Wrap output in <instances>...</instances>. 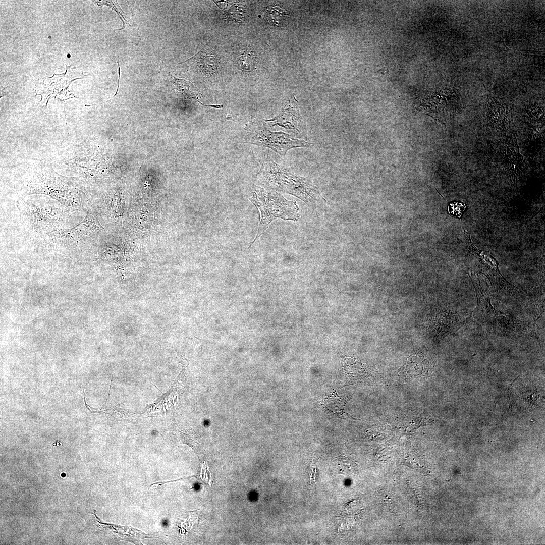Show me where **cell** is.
<instances>
[{
	"label": "cell",
	"mask_w": 545,
	"mask_h": 545,
	"mask_svg": "<svg viewBox=\"0 0 545 545\" xmlns=\"http://www.w3.org/2000/svg\"><path fill=\"white\" fill-rule=\"evenodd\" d=\"M260 163L256 178L262 187L294 196L313 209L330 211L326 199L310 179L279 165L268 155L261 158Z\"/></svg>",
	"instance_id": "6da1fadb"
},
{
	"label": "cell",
	"mask_w": 545,
	"mask_h": 545,
	"mask_svg": "<svg viewBox=\"0 0 545 545\" xmlns=\"http://www.w3.org/2000/svg\"><path fill=\"white\" fill-rule=\"evenodd\" d=\"M17 208L24 229L34 238H47L64 228L69 214L74 211L60 202L39 205L24 200L17 202Z\"/></svg>",
	"instance_id": "7a4b0ae2"
},
{
	"label": "cell",
	"mask_w": 545,
	"mask_h": 545,
	"mask_svg": "<svg viewBox=\"0 0 545 545\" xmlns=\"http://www.w3.org/2000/svg\"><path fill=\"white\" fill-rule=\"evenodd\" d=\"M25 194H42L75 210L84 209L85 200L79 183L74 178L60 176L52 170L34 175L26 185Z\"/></svg>",
	"instance_id": "3957f363"
},
{
	"label": "cell",
	"mask_w": 545,
	"mask_h": 545,
	"mask_svg": "<svg viewBox=\"0 0 545 545\" xmlns=\"http://www.w3.org/2000/svg\"><path fill=\"white\" fill-rule=\"evenodd\" d=\"M248 198L257 207L260 214L256 236L250 243L248 248L264 233L275 219L279 218L297 222L299 219V208L297 202L294 200L286 199L276 191L265 189L254 184L250 187Z\"/></svg>",
	"instance_id": "277c9868"
},
{
	"label": "cell",
	"mask_w": 545,
	"mask_h": 545,
	"mask_svg": "<svg viewBox=\"0 0 545 545\" xmlns=\"http://www.w3.org/2000/svg\"><path fill=\"white\" fill-rule=\"evenodd\" d=\"M265 120L254 118L245 128L246 142L258 146L265 147L282 156L292 148L310 147L312 143L296 138L282 131L273 132Z\"/></svg>",
	"instance_id": "5b68a950"
},
{
	"label": "cell",
	"mask_w": 545,
	"mask_h": 545,
	"mask_svg": "<svg viewBox=\"0 0 545 545\" xmlns=\"http://www.w3.org/2000/svg\"><path fill=\"white\" fill-rule=\"evenodd\" d=\"M472 282L477 299V306L473 314L474 318L488 325L499 333L512 331L518 334L521 321L496 310L490 303L488 286L482 285L479 280H474Z\"/></svg>",
	"instance_id": "8992f818"
},
{
	"label": "cell",
	"mask_w": 545,
	"mask_h": 545,
	"mask_svg": "<svg viewBox=\"0 0 545 545\" xmlns=\"http://www.w3.org/2000/svg\"><path fill=\"white\" fill-rule=\"evenodd\" d=\"M97 219L87 211L81 222L69 229H61L50 234L48 241L61 250L79 251L87 238L103 231Z\"/></svg>",
	"instance_id": "52a82bcc"
},
{
	"label": "cell",
	"mask_w": 545,
	"mask_h": 545,
	"mask_svg": "<svg viewBox=\"0 0 545 545\" xmlns=\"http://www.w3.org/2000/svg\"><path fill=\"white\" fill-rule=\"evenodd\" d=\"M86 76L75 68H72L71 66H67L64 74H54L51 77L40 78L35 81V92L41 96L42 103L47 102V99L52 97H57L64 101L75 97L68 90L71 82L75 79L85 78Z\"/></svg>",
	"instance_id": "ba28073f"
},
{
	"label": "cell",
	"mask_w": 545,
	"mask_h": 545,
	"mask_svg": "<svg viewBox=\"0 0 545 545\" xmlns=\"http://www.w3.org/2000/svg\"><path fill=\"white\" fill-rule=\"evenodd\" d=\"M465 236L467 239L469 251L477 258L484 270L483 272L490 279L492 284L499 291L507 295H513L516 293L519 289L509 283L501 275L499 268V262L488 252L478 249L472 243L469 234L467 235L466 232Z\"/></svg>",
	"instance_id": "9c48e42d"
},
{
	"label": "cell",
	"mask_w": 545,
	"mask_h": 545,
	"mask_svg": "<svg viewBox=\"0 0 545 545\" xmlns=\"http://www.w3.org/2000/svg\"><path fill=\"white\" fill-rule=\"evenodd\" d=\"M269 127L279 125L286 129L299 132L302 117L299 111V102L293 96L283 104L280 112L270 119L265 120Z\"/></svg>",
	"instance_id": "30bf717a"
},
{
	"label": "cell",
	"mask_w": 545,
	"mask_h": 545,
	"mask_svg": "<svg viewBox=\"0 0 545 545\" xmlns=\"http://www.w3.org/2000/svg\"><path fill=\"white\" fill-rule=\"evenodd\" d=\"M94 515L97 519V521L102 526V527L110 529L112 530L113 532L116 534H119V535L120 536H124V535H132L138 539L139 538H144L139 535L137 536L136 535V534L141 535H146L141 531L137 530L131 527L122 526L118 525L101 522L100 521L99 518L96 516L95 511H94Z\"/></svg>",
	"instance_id": "8fae6325"
},
{
	"label": "cell",
	"mask_w": 545,
	"mask_h": 545,
	"mask_svg": "<svg viewBox=\"0 0 545 545\" xmlns=\"http://www.w3.org/2000/svg\"><path fill=\"white\" fill-rule=\"evenodd\" d=\"M239 67L243 70H250L254 65V56L251 51L245 52L238 61Z\"/></svg>",
	"instance_id": "7c38bea8"
},
{
	"label": "cell",
	"mask_w": 545,
	"mask_h": 545,
	"mask_svg": "<svg viewBox=\"0 0 545 545\" xmlns=\"http://www.w3.org/2000/svg\"><path fill=\"white\" fill-rule=\"evenodd\" d=\"M465 208L466 206L464 203L460 201H454L449 203L448 212L452 216L460 219Z\"/></svg>",
	"instance_id": "4fadbf2b"
},
{
	"label": "cell",
	"mask_w": 545,
	"mask_h": 545,
	"mask_svg": "<svg viewBox=\"0 0 545 545\" xmlns=\"http://www.w3.org/2000/svg\"><path fill=\"white\" fill-rule=\"evenodd\" d=\"M95 2L96 3H97L98 5L101 6H103V5L108 6L109 7H111L113 10L116 11V12L117 13L119 17H120L121 20L122 21L123 23V27L122 28H121L118 29V30H121V29H123L125 28V24L124 22V21L123 20L122 18H123L127 22L128 21L124 18V16L120 13V10H119L114 5V3H113L112 1H100V2L96 1Z\"/></svg>",
	"instance_id": "5bb4252c"
}]
</instances>
